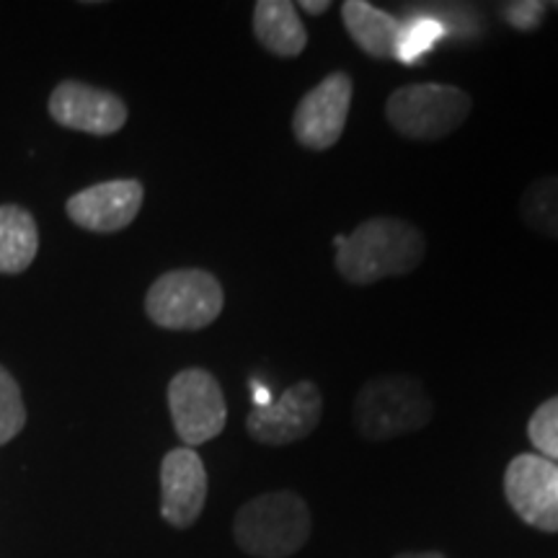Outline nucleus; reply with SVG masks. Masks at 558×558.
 I'll use <instances>...</instances> for the list:
<instances>
[{"instance_id": "13", "label": "nucleus", "mask_w": 558, "mask_h": 558, "mask_svg": "<svg viewBox=\"0 0 558 558\" xmlns=\"http://www.w3.org/2000/svg\"><path fill=\"white\" fill-rule=\"evenodd\" d=\"M254 34L277 58H298L308 45V32L290 0H259L254 5Z\"/></svg>"}, {"instance_id": "6", "label": "nucleus", "mask_w": 558, "mask_h": 558, "mask_svg": "<svg viewBox=\"0 0 558 558\" xmlns=\"http://www.w3.org/2000/svg\"><path fill=\"white\" fill-rule=\"evenodd\" d=\"M169 411L181 442L192 450L218 437L228 422L220 383L202 367L181 369L169 383Z\"/></svg>"}, {"instance_id": "9", "label": "nucleus", "mask_w": 558, "mask_h": 558, "mask_svg": "<svg viewBox=\"0 0 558 558\" xmlns=\"http://www.w3.org/2000/svg\"><path fill=\"white\" fill-rule=\"evenodd\" d=\"M354 83L347 73H331L300 99L292 114V132L303 148L329 150L344 132L352 109Z\"/></svg>"}, {"instance_id": "14", "label": "nucleus", "mask_w": 558, "mask_h": 558, "mask_svg": "<svg viewBox=\"0 0 558 558\" xmlns=\"http://www.w3.org/2000/svg\"><path fill=\"white\" fill-rule=\"evenodd\" d=\"M341 21H344L349 37L360 47L367 58L390 60L396 58V45H399L401 21L390 13L375 9L365 0H347L341 5Z\"/></svg>"}, {"instance_id": "11", "label": "nucleus", "mask_w": 558, "mask_h": 558, "mask_svg": "<svg viewBox=\"0 0 558 558\" xmlns=\"http://www.w3.org/2000/svg\"><path fill=\"white\" fill-rule=\"evenodd\" d=\"M145 190L137 179L101 181L68 199V218L94 233H117L132 226L143 207Z\"/></svg>"}, {"instance_id": "7", "label": "nucleus", "mask_w": 558, "mask_h": 558, "mask_svg": "<svg viewBox=\"0 0 558 558\" xmlns=\"http://www.w3.org/2000/svg\"><path fill=\"white\" fill-rule=\"evenodd\" d=\"M505 494L522 522L558 533V463L543 456H518L507 465Z\"/></svg>"}, {"instance_id": "19", "label": "nucleus", "mask_w": 558, "mask_h": 558, "mask_svg": "<svg viewBox=\"0 0 558 558\" xmlns=\"http://www.w3.org/2000/svg\"><path fill=\"white\" fill-rule=\"evenodd\" d=\"M527 437L543 458L558 463V396L535 409L527 424Z\"/></svg>"}, {"instance_id": "5", "label": "nucleus", "mask_w": 558, "mask_h": 558, "mask_svg": "<svg viewBox=\"0 0 558 558\" xmlns=\"http://www.w3.org/2000/svg\"><path fill=\"white\" fill-rule=\"evenodd\" d=\"M471 114V96L442 83H414L396 88L386 101V117L399 135L411 140H442Z\"/></svg>"}, {"instance_id": "18", "label": "nucleus", "mask_w": 558, "mask_h": 558, "mask_svg": "<svg viewBox=\"0 0 558 558\" xmlns=\"http://www.w3.org/2000/svg\"><path fill=\"white\" fill-rule=\"evenodd\" d=\"M26 409L19 383L5 367H0V445L11 442L24 429Z\"/></svg>"}, {"instance_id": "1", "label": "nucleus", "mask_w": 558, "mask_h": 558, "mask_svg": "<svg viewBox=\"0 0 558 558\" xmlns=\"http://www.w3.org/2000/svg\"><path fill=\"white\" fill-rule=\"evenodd\" d=\"M427 241L414 222L403 218H369L337 243V269L349 284H375L380 279L414 271L424 259Z\"/></svg>"}, {"instance_id": "21", "label": "nucleus", "mask_w": 558, "mask_h": 558, "mask_svg": "<svg viewBox=\"0 0 558 558\" xmlns=\"http://www.w3.org/2000/svg\"><path fill=\"white\" fill-rule=\"evenodd\" d=\"M295 9L311 13V16H324V13L331 9V3H329V0H318V3H316V0H300Z\"/></svg>"}, {"instance_id": "12", "label": "nucleus", "mask_w": 558, "mask_h": 558, "mask_svg": "<svg viewBox=\"0 0 558 558\" xmlns=\"http://www.w3.org/2000/svg\"><path fill=\"white\" fill-rule=\"evenodd\" d=\"M207 471L192 448L166 452L160 463V514L173 527H190L205 509Z\"/></svg>"}, {"instance_id": "16", "label": "nucleus", "mask_w": 558, "mask_h": 558, "mask_svg": "<svg viewBox=\"0 0 558 558\" xmlns=\"http://www.w3.org/2000/svg\"><path fill=\"white\" fill-rule=\"evenodd\" d=\"M520 215L535 233L558 239V177L533 181L520 199Z\"/></svg>"}, {"instance_id": "17", "label": "nucleus", "mask_w": 558, "mask_h": 558, "mask_svg": "<svg viewBox=\"0 0 558 558\" xmlns=\"http://www.w3.org/2000/svg\"><path fill=\"white\" fill-rule=\"evenodd\" d=\"M445 37H448V26L439 21V16H435V13L429 11L414 13L407 24H401L399 45H396V60L407 62V65H414V62H418L424 54L432 52V47Z\"/></svg>"}, {"instance_id": "22", "label": "nucleus", "mask_w": 558, "mask_h": 558, "mask_svg": "<svg viewBox=\"0 0 558 558\" xmlns=\"http://www.w3.org/2000/svg\"><path fill=\"white\" fill-rule=\"evenodd\" d=\"M396 558H445V556L437 554V550H422V554H399Z\"/></svg>"}, {"instance_id": "3", "label": "nucleus", "mask_w": 558, "mask_h": 558, "mask_svg": "<svg viewBox=\"0 0 558 558\" xmlns=\"http://www.w3.org/2000/svg\"><path fill=\"white\" fill-rule=\"evenodd\" d=\"M435 416V403L424 386L409 375L393 373L367 380L354 401V427L367 442L411 435Z\"/></svg>"}, {"instance_id": "15", "label": "nucleus", "mask_w": 558, "mask_h": 558, "mask_svg": "<svg viewBox=\"0 0 558 558\" xmlns=\"http://www.w3.org/2000/svg\"><path fill=\"white\" fill-rule=\"evenodd\" d=\"M39 251V230L29 209L19 205L0 207V271L21 275L32 267Z\"/></svg>"}, {"instance_id": "23", "label": "nucleus", "mask_w": 558, "mask_h": 558, "mask_svg": "<svg viewBox=\"0 0 558 558\" xmlns=\"http://www.w3.org/2000/svg\"><path fill=\"white\" fill-rule=\"evenodd\" d=\"M548 9H558V3H550V5H548Z\"/></svg>"}, {"instance_id": "8", "label": "nucleus", "mask_w": 558, "mask_h": 558, "mask_svg": "<svg viewBox=\"0 0 558 558\" xmlns=\"http://www.w3.org/2000/svg\"><path fill=\"white\" fill-rule=\"evenodd\" d=\"M324 399L313 380H300L267 407H254L246 418V432L256 442L282 448L308 437L318 427Z\"/></svg>"}, {"instance_id": "20", "label": "nucleus", "mask_w": 558, "mask_h": 558, "mask_svg": "<svg viewBox=\"0 0 558 558\" xmlns=\"http://www.w3.org/2000/svg\"><path fill=\"white\" fill-rule=\"evenodd\" d=\"M548 13V3L541 0H514L501 5V19L518 32H535Z\"/></svg>"}, {"instance_id": "4", "label": "nucleus", "mask_w": 558, "mask_h": 558, "mask_svg": "<svg viewBox=\"0 0 558 558\" xmlns=\"http://www.w3.org/2000/svg\"><path fill=\"white\" fill-rule=\"evenodd\" d=\"M220 282L209 271L177 269L158 277L145 295V311L160 329L199 331L222 313Z\"/></svg>"}, {"instance_id": "2", "label": "nucleus", "mask_w": 558, "mask_h": 558, "mask_svg": "<svg viewBox=\"0 0 558 558\" xmlns=\"http://www.w3.org/2000/svg\"><path fill=\"white\" fill-rule=\"evenodd\" d=\"M311 509L295 492H269L239 509L233 535L243 554L290 558L311 538Z\"/></svg>"}, {"instance_id": "10", "label": "nucleus", "mask_w": 558, "mask_h": 558, "mask_svg": "<svg viewBox=\"0 0 558 558\" xmlns=\"http://www.w3.org/2000/svg\"><path fill=\"white\" fill-rule=\"evenodd\" d=\"M50 117L62 128L86 135H114L128 122V107L117 94L81 81H62L50 96Z\"/></svg>"}]
</instances>
